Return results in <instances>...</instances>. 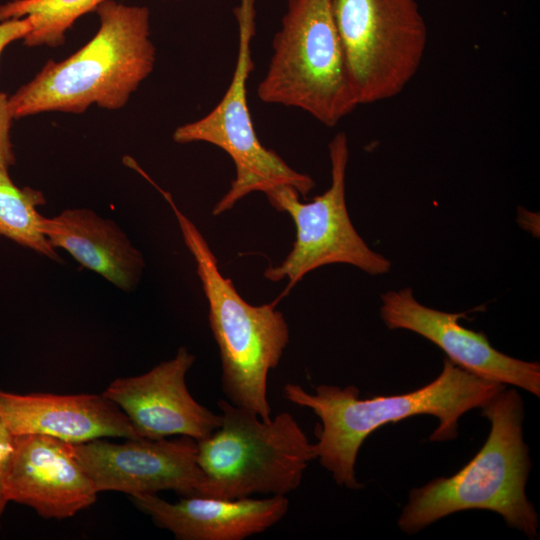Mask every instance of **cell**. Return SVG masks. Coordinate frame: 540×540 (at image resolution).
Returning <instances> with one entry per match:
<instances>
[{
	"mask_svg": "<svg viewBox=\"0 0 540 540\" xmlns=\"http://www.w3.org/2000/svg\"><path fill=\"white\" fill-rule=\"evenodd\" d=\"M380 315L391 329L414 332L438 346L461 368L485 379L522 388L540 396V364L508 356L487 336L462 326L466 312L450 313L419 303L407 287L381 296Z\"/></svg>",
	"mask_w": 540,
	"mask_h": 540,
	"instance_id": "8fae6325",
	"label": "cell"
},
{
	"mask_svg": "<svg viewBox=\"0 0 540 540\" xmlns=\"http://www.w3.org/2000/svg\"><path fill=\"white\" fill-rule=\"evenodd\" d=\"M95 12L99 28L93 38L68 58L49 60L9 98L14 119L79 114L91 105L118 110L151 74L156 49L149 9L106 0Z\"/></svg>",
	"mask_w": 540,
	"mask_h": 540,
	"instance_id": "7a4b0ae2",
	"label": "cell"
},
{
	"mask_svg": "<svg viewBox=\"0 0 540 540\" xmlns=\"http://www.w3.org/2000/svg\"><path fill=\"white\" fill-rule=\"evenodd\" d=\"M257 95L267 104L303 110L329 127L357 107L330 0H287Z\"/></svg>",
	"mask_w": 540,
	"mask_h": 540,
	"instance_id": "8992f818",
	"label": "cell"
},
{
	"mask_svg": "<svg viewBox=\"0 0 540 540\" xmlns=\"http://www.w3.org/2000/svg\"><path fill=\"white\" fill-rule=\"evenodd\" d=\"M3 493L8 502L59 520L93 505L98 494L72 443L40 434L14 436Z\"/></svg>",
	"mask_w": 540,
	"mask_h": 540,
	"instance_id": "4fadbf2b",
	"label": "cell"
},
{
	"mask_svg": "<svg viewBox=\"0 0 540 540\" xmlns=\"http://www.w3.org/2000/svg\"><path fill=\"white\" fill-rule=\"evenodd\" d=\"M194 361L180 347L172 359L142 375L115 379L102 394L121 408L143 438L202 440L218 428L220 414L198 403L187 389L185 377Z\"/></svg>",
	"mask_w": 540,
	"mask_h": 540,
	"instance_id": "7c38bea8",
	"label": "cell"
},
{
	"mask_svg": "<svg viewBox=\"0 0 540 540\" xmlns=\"http://www.w3.org/2000/svg\"><path fill=\"white\" fill-rule=\"evenodd\" d=\"M14 119L7 94L0 92V169H7L15 163V155L10 139V129Z\"/></svg>",
	"mask_w": 540,
	"mask_h": 540,
	"instance_id": "d6986e66",
	"label": "cell"
},
{
	"mask_svg": "<svg viewBox=\"0 0 540 540\" xmlns=\"http://www.w3.org/2000/svg\"><path fill=\"white\" fill-rule=\"evenodd\" d=\"M14 436L0 419V529L1 517L8 503L3 493V478L5 468L13 449Z\"/></svg>",
	"mask_w": 540,
	"mask_h": 540,
	"instance_id": "44dd1931",
	"label": "cell"
},
{
	"mask_svg": "<svg viewBox=\"0 0 540 540\" xmlns=\"http://www.w3.org/2000/svg\"><path fill=\"white\" fill-rule=\"evenodd\" d=\"M358 105L400 94L419 70L427 26L416 0H330Z\"/></svg>",
	"mask_w": 540,
	"mask_h": 540,
	"instance_id": "52a82bcc",
	"label": "cell"
},
{
	"mask_svg": "<svg viewBox=\"0 0 540 540\" xmlns=\"http://www.w3.org/2000/svg\"><path fill=\"white\" fill-rule=\"evenodd\" d=\"M331 184L311 202L300 201L298 191L277 185L265 192L270 204L292 218L296 236L292 250L277 266L264 271V277L288 283L277 303L309 272L329 264H349L370 275L387 273L391 261L372 250L354 228L346 206L345 184L349 159L348 139L337 133L329 143Z\"/></svg>",
	"mask_w": 540,
	"mask_h": 540,
	"instance_id": "9c48e42d",
	"label": "cell"
},
{
	"mask_svg": "<svg viewBox=\"0 0 540 540\" xmlns=\"http://www.w3.org/2000/svg\"><path fill=\"white\" fill-rule=\"evenodd\" d=\"M506 385L471 373L446 358L441 373L414 391L391 396L359 398L356 386L344 388L320 384L313 394L300 385L287 383L284 397L311 409L320 419L316 426V458L334 481L348 489H360L355 476L356 458L363 442L378 428L421 414L435 416L438 426L430 435L433 442L454 440L460 417L483 408Z\"/></svg>",
	"mask_w": 540,
	"mask_h": 540,
	"instance_id": "6da1fadb",
	"label": "cell"
},
{
	"mask_svg": "<svg viewBox=\"0 0 540 540\" xmlns=\"http://www.w3.org/2000/svg\"><path fill=\"white\" fill-rule=\"evenodd\" d=\"M43 232L53 248L64 249L116 287L132 291L139 284L143 256L114 221L90 209H66L52 218L44 217Z\"/></svg>",
	"mask_w": 540,
	"mask_h": 540,
	"instance_id": "2e32d148",
	"label": "cell"
},
{
	"mask_svg": "<svg viewBox=\"0 0 540 540\" xmlns=\"http://www.w3.org/2000/svg\"><path fill=\"white\" fill-rule=\"evenodd\" d=\"M106 0H12L0 5V22L29 17L33 28L23 39L29 47L63 45L66 32L81 16Z\"/></svg>",
	"mask_w": 540,
	"mask_h": 540,
	"instance_id": "ac0fdd59",
	"label": "cell"
},
{
	"mask_svg": "<svg viewBox=\"0 0 540 540\" xmlns=\"http://www.w3.org/2000/svg\"><path fill=\"white\" fill-rule=\"evenodd\" d=\"M0 419L13 436L40 434L70 443L141 438L121 408L103 394H17L0 389Z\"/></svg>",
	"mask_w": 540,
	"mask_h": 540,
	"instance_id": "5bb4252c",
	"label": "cell"
},
{
	"mask_svg": "<svg viewBox=\"0 0 540 540\" xmlns=\"http://www.w3.org/2000/svg\"><path fill=\"white\" fill-rule=\"evenodd\" d=\"M255 0H241L235 9L238 22V52L231 81L219 103L202 118L178 126L173 140L180 144L206 142L224 150L233 160L236 176L228 191L215 204L217 216L230 210L251 192L289 185L300 196L315 186L307 174L291 168L276 152L260 142L247 100V80L254 68L251 42L255 35Z\"/></svg>",
	"mask_w": 540,
	"mask_h": 540,
	"instance_id": "ba28073f",
	"label": "cell"
},
{
	"mask_svg": "<svg viewBox=\"0 0 540 540\" xmlns=\"http://www.w3.org/2000/svg\"><path fill=\"white\" fill-rule=\"evenodd\" d=\"M33 23L29 17L10 19L0 22V55L10 43L24 39L32 30Z\"/></svg>",
	"mask_w": 540,
	"mask_h": 540,
	"instance_id": "ffe728a7",
	"label": "cell"
},
{
	"mask_svg": "<svg viewBox=\"0 0 540 540\" xmlns=\"http://www.w3.org/2000/svg\"><path fill=\"white\" fill-rule=\"evenodd\" d=\"M75 457L97 492L120 491L131 496L173 490L199 495L203 474L197 463V441L136 438L123 444L101 438L72 443Z\"/></svg>",
	"mask_w": 540,
	"mask_h": 540,
	"instance_id": "30bf717a",
	"label": "cell"
},
{
	"mask_svg": "<svg viewBox=\"0 0 540 540\" xmlns=\"http://www.w3.org/2000/svg\"><path fill=\"white\" fill-rule=\"evenodd\" d=\"M217 404L220 425L197 441L204 478L199 495L239 499L295 491L316 454L292 414L281 412L264 421L228 400Z\"/></svg>",
	"mask_w": 540,
	"mask_h": 540,
	"instance_id": "5b68a950",
	"label": "cell"
},
{
	"mask_svg": "<svg viewBox=\"0 0 540 540\" xmlns=\"http://www.w3.org/2000/svg\"><path fill=\"white\" fill-rule=\"evenodd\" d=\"M481 409L491 423L484 445L454 475L410 491L398 519L403 532L415 534L453 513L484 509L529 538L538 536V514L525 492L531 460L523 439L522 397L505 387Z\"/></svg>",
	"mask_w": 540,
	"mask_h": 540,
	"instance_id": "3957f363",
	"label": "cell"
},
{
	"mask_svg": "<svg viewBox=\"0 0 540 540\" xmlns=\"http://www.w3.org/2000/svg\"><path fill=\"white\" fill-rule=\"evenodd\" d=\"M44 194L14 184L7 169H0V235L52 260L61 261L43 232L37 208L45 204Z\"/></svg>",
	"mask_w": 540,
	"mask_h": 540,
	"instance_id": "e0dca14e",
	"label": "cell"
},
{
	"mask_svg": "<svg viewBox=\"0 0 540 540\" xmlns=\"http://www.w3.org/2000/svg\"><path fill=\"white\" fill-rule=\"evenodd\" d=\"M161 1H165V0H161ZM175 1H181V0H175Z\"/></svg>",
	"mask_w": 540,
	"mask_h": 540,
	"instance_id": "7402d4cb",
	"label": "cell"
},
{
	"mask_svg": "<svg viewBox=\"0 0 540 540\" xmlns=\"http://www.w3.org/2000/svg\"><path fill=\"white\" fill-rule=\"evenodd\" d=\"M171 206L184 242L192 254L209 305V324L221 360V387L235 406L271 417L267 397L268 375L275 369L289 342L288 324L276 302L251 305L225 278L216 256L194 223L160 190Z\"/></svg>",
	"mask_w": 540,
	"mask_h": 540,
	"instance_id": "277c9868",
	"label": "cell"
},
{
	"mask_svg": "<svg viewBox=\"0 0 540 540\" xmlns=\"http://www.w3.org/2000/svg\"><path fill=\"white\" fill-rule=\"evenodd\" d=\"M154 523L179 540H243L278 523L289 508L286 496L220 499L201 495L168 502L156 494L132 496Z\"/></svg>",
	"mask_w": 540,
	"mask_h": 540,
	"instance_id": "9a60e30c",
	"label": "cell"
}]
</instances>
